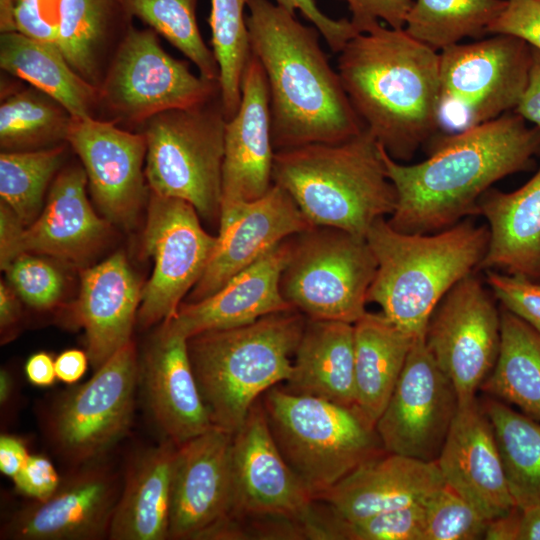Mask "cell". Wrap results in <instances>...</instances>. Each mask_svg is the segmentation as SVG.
<instances>
[{
	"instance_id": "obj_1",
	"label": "cell",
	"mask_w": 540,
	"mask_h": 540,
	"mask_svg": "<svg viewBox=\"0 0 540 540\" xmlns=\"http://www.w3.org/2000/svg\"><path fill=\"white\" fill-rule=\"evenodd\" d=\"M380 150L396 191L388 223L400 232L435 233L479 214V199L496 181L530 170L540 153V129L513 110L447 136L416 164Z\"/></svg>"
},
{
	"instance_id": "obj_2",
	"label": "cell",
	"mask_w": 540,
	"mask_h": 540,
	"mask_svg": "<svg viewBox=\"0 0 540 540\" xmlns=\"http://www.w3.org/2000/svg\"><path fill=\"white\" fill-rule=\"evenodd\" d=\"M251 52L267 80L275 151L339 143L365 129L320 45V32L269 0H249Z\"/></svg>"
},
{
	"instance_id": "obj_3",
	"label": "cell",
	"mask_w": 540,
	"mask_h": 540,
	"mask_svg": "<svg viewBox=\"0 0 540 540\" xmlns=\"http://www.w3.org/2000/svg\"><path fill=\"white\" fill-rule=\"evenodd\" d=\"M337 72L350 103L395 160H409L441 124L439 52L404 28L380 23L339 52Z\"/></svg>"
},
{
	"instance_id": "obj_4",
	"label": "cell",
	"mask_w": 540,
	"mask_h": 540,
	"mask_svg": "<svg viewBox=\"0 0 540 540\" xmlns=\"http://www.w3.org/2000/svg\"><path fill=\"white\" fill-rule=\"evenodd\" d=\"M366 240L377 262L367 301L378 304L390 322L417 338L425 336L444 295L479 268L489 229L465 219L435 233H405L383 217L370 227Z\"/></svg>"
},
{
	"instance_id": "obj_5",
	"label": "cell",
	"mask_w": 540,
	"mask_h": 540,
	"mask_svg": "<svg viewBox=\"0 0 540 540\" xmlns=\"http://www.w3.org/2000/svg\"><path fill=\"white\" fill-rule=\"evenodd\" d=\"M272 178L312 226L366 237L373 223L396 206L380 144L367 129L339 143L275 151Z\"/></svg>"
},
{
	"instance_id": "obj_6",
	"label": "cell",
	"mask_w": 540,
	"mask_h": 540,
	"mask_svg": "<svg viewBox=\"0 0 540 540\" xmlns=\"http://www.w3.org/2000/svg\"><path fill=\"white\" fill-rule=\"evenodd\" d=\"M306 321L303 313L289 309L188 339L194 376L213 426L234 434L254 403L289 378Z\"/></svg>"
},
{
	"instance_id": "obj_7",
	"label": "cell",
	"mask_w": 540,
	"mask_h": 540,
	"mask_svg": "<svg viewBox=\"0 0 540 540\" xmlns=\"http://www.w3.org/2000/svg\"><path fill=\"white\" fill-rule=\"evenodd\" d=\"M231 473L226 539L320 540V505L280 453L261 398L233 434Z\"/></svg>"
},
{
	"instance_id": "obj_8",
	"label": "cell",
	"mask_w": 540,
	"mask_h": 540,
	"mask_svg": "<svg viewBox=\"0 0 540 540\" xmlns=\"http://www.w3.org/2000/svg\"><path fill=\"white\" fill-rule=\"evenodd\" d=\"M261 402L280 453L313 498L386 451L376 427L354 408L292 393L280 384Z\"/></svg>"
},
{
	"instance_id": "obj_9",
	"label": "cell",
	"mask_w": 540,
	"mask_h": 540,
	"mask_svg": "<svg viewBox=\"0 0 540 540\" xmlns=\"http://www.w3.org/2000/svg\"><path fill=\"white\" fill-rule=\"evenodd\" d=\"M226 122L220 96L147 120L144 172L151 192L182 199L219 221Z\"/></svg>"
},
{
	"instance_id": "obj_10",
	"label": "cell",
	"mask_w": 540,
	"mask_h": 540,
	"mask_svg": "<svg viewBox=\"0 0 540 540\" xmlns=\"http://www.w3.org/2000/svg\"><path fill=\"white\" fill-rule=\"evenodd\" d=\"M280 277L283 298L309 319L354 324L367 311L377 262L366 240L342 229L311 226L289 238Z\"/></svg>"
},
{
	"instance_id": "obj_11",
	"label": "cell",
	"mask_w": 540,
	"mask_h": 540,
	"mask_svg": "<svg viewBox=\"0 0 540 540\" xmlns=\"http://www.w3.org/2000/svg\"><path fill=\"white\" fill-rule=\"evenodd\" d=\"M157 33L131 24L123 32L99 84V105L116 121L143 125L162 112L191 107L219 96V82L195 75L170 56Z\"/></svg>"
},
{
	"instance_id": "obj_12",
	"label": "cell",
	"mask_w": 540,
	"mask_h": 540,
	"mask_svg": "<svg viewBox=\"0 0 540 540\" xmlns=\"http://www.w3.org/2000/svg\"><path fill=\"white\" fill-rule=\"evenodd\" d=\"M139 376L131 340L92 378L59 399L49 431L56 448L69 462L93 463L124 437L133 418Z\"/></svg>"
},
{
	"instance_id": "obj_13",
	"label": "cell",
	"mask_w": 540,
	"mask_h": 540,
	"mask_svg": "<svg viewBox=\"0 0 540 540\" xmlns=\"http://www.w3.org/2000/svg\"><path fill=\"white\" fill-rule=\"evenodd\" d=\"M216 244L188 202L151 192L144 231L152 275L141 292L137 320L142 327L171 319L182 298L200 279Z\"/></svg>"
},
{
	"instance_id": "obj_14",
	"label": "cell",
	"mask_w": 540,
	"mask_h": 540,
	"mask_svg": "<svg viewBox=\"0 0 540 540\" xmlns=\"http://www.w3.org/2000/svg\"><path fill=\"white\" fill-rule=\"evenodd\" d=\"M500 341V312L473 274L444 295L425 332L426 346L452 382L459 404L475 399L495 366Z\"/></svg>"
},
{
	"instance_id": "obj_15",
	"label": "cell",
	"mask_w": 540,
	"mask_h": 540,
	"mask_svg": "<svg viewBox=\"0 0 540 540\" xmlns=\"http://www.w3.org/2000/svg\"><path fill=\"white\" fill-rule=\"evenodd\" d=\"M533 47L506 34L439 52L441 108L464 109L468 126L513 111L527 87Z\"/></svg>"
},
{
	"instance_id": "obj_16",
	"label": "cell",
	"mask_w": 540,
	"mask_h": 540,
	"mask_svg": "<svg viewBox=\"0 0 540 540\" xmlns=\"http://www.w3.org/2000/svg\"><path fill=\"white\" fill-rule=\"evenodd\" d=\"M459 406L452 382L415 338L391 397L376 423L387 452L436 461Z\"/></svg>"
},
{
	"instance_id": "obj_17",
	"label": "cell",
	"mask_w": 540,
	"mask_h": 540,
	"mask_svg": "<svg viewBox=\"0 0 540 540\" xmlns=\"http://www.w3.org/2000/svg\"><path fill=\"white\" fill-rule=\"evenodd\" d=\"M81 166L64 168L53 180L46 205L24 226L4 203L0 206V266L23 253L45 254L66 262L86 261L107 236L109 222L92 209Z\"/></svg>"
},
{
	"instance_id": "obj_18",
	"label": "cell",
	"mask_w": 540,
	"mask_h": 540,
	"mask_svg": "<svg viewBox=\"0 0 540 540\" xmlns=\"http://www.w3.org/2000/svg\"><path fill=\"white\" fill-rule=\"evenodd\" d=\"M66 142L80 158L94 202L104 218L134 225L146 195V138L94 117H72Z\"/></svg>"
},
{
	"instance_id": "obj_19",
	"label": "cell",
	"mask_w": 540,
	"mask_h": 540,
	"mask_svg": "<svg viewBox=\"0 0 540 540\" xmlns=\"http://www.w3.org/2000/svg\"><path fill=\"white\" fill-rule=\"evenodd\" d=\"M233 434L212 426L177 445L171 487L169 538L207 539L229 516Z\"/></svg>"
},
{
	"instance_id": "obj_20",
	"label": "cell",
	"mask_w": 540,
	"mask_h": 540,
	"mask_svg": "<svg viewBox=\"0 0 540 540\" xmlns=\"http://www.w3.org/2000/svg\"><path fill=\"white\" fill-rule=\"evenodd\" d=\"M121 491L107 466L86 464L49 498L16 512L1 536L14 540H95L108 536Z\"/></svg>"
},
{
	"instance_id": "obj_21",
	"label": "cell",
	"mask_w": 540,
	"mask_h": 540,
	"mask_svg": "<svg viewBox=\"0 0 540 540\" xmlns=\"http://www.w3.org/2000/svg\"><path fill=\"white\" fill-rule=\"evenodd\" d=\"M311 226L287 191L274 183L262 197L222 214L214 250L189 302L214 294L275 245Z\"/></svg>"
},
{
	"instance_id": "obj_22",
	"label": "cell",
	"mask_w": 540,
	"mask_h": 540,
	"mask_svg": "<svg viewBox=\"0 0 540 540\" xmlns=\"http://www.w3.org/2000/svg\"><path fill=\"white\" fill-rule=\"evenodd\" d=\"M274 155L267 80L251 54L242 77L238 110L225 125L220 216L271 188Z\"/></svg>"
},
{
	"instance_id": "obj_23",
	"label": "cell",
	"mask_w": 540,
	"mask_h": 540,
	"mask_svg": "<svg viewBox=\"0 0 540 540\" xmlns=\"http://www.w3.org/2000/svg\"><path fill=\"white\" fill-rule=\"evenodd\" d=\"M436 463L444 484L486 520L516 506L491 421L476 398L459 404Z\"/></svg>"
},
{
	"instance_id": "obj_24",
	"label": "cell",
	"mask_w": 540,
	"mask_h": 540,
	"mask_svg": "<svg viewBox=\"0 0 540 540\" xmlns=\"http://www.w3.org/2000/svg\"><path fill=\"white\" fill-rule=\"evenodd\" d=\"M444 485L436 461L383 452L314 496L338 520L357 522L422 501Z\"/></svg>"
},
{
	"instance_id": "obj_25",
	"label": "cell",
	"mask_w": 540,
	"mask_h": 540,
	"mask_svg": "<svg viewBox=\"0 0 540 540\" xmlns=\"http://www.w3.org/2000/svg\"><path fill=\"white\" fill-rule=\"evenodd\" d=\"M289 238L237 273L214 294L197 302L182 303L176 314L162 323L189 339L203 332L247 325L268 314L294 309L280 291Z\"/></svg>"
},
{
	"instance_id": "obj_26",
	"label": "cell",
	"mask_w": 540,
	"mask_h": 540,
	"mask_svg": "<svg viewBox=\"0 0 540 540\" xmlns=\"http://www.w3.org/2000/svg\"><path fill=\"white\" fill-rule=\"evenodd\" d=\"M187 341L162 323L141 370L150 412L165 439L176 445L213 426L194 376Z\"/></svg>"
},
{
	"instance_id": "obj_27",
	"label": "cell",
	"mask_w": 540,
	"mask_h": 540,
	"mask_svg": "<svg viewBox=\"0 0 540 540\" xmlns=\"http://www.w3.org/2000/svg\"><path fill=\"white\" fill-rule=\"evenodd\" d=\"M142 289L122 253L82 270L76 320L84 328L95 370L131 341Z\"/></svg>"
},
{
	"instance_id": "obj_28",
	"label": "cell",
	"mask_w": 540,
	"mask_h": 540,
	"mask_svg": "<svg viewBox=\"0 0 540 540\" xmlns=\"http://www.w3.org/2000/svg\"><path fill=\"white\" fill-rule=\"evenodd\" d=\"M489 242L478 269L540 281V168L519 189H488L478 201Z\"/></svg>"
},
{
	"instance_id": "obj_29",
	"label": "cell",
	"mask_w": 540,
	"mask_h": 540,
	"mask_svg": "<svg viewBox=\"0 0 540 540\" xmlns=\"http://www.w3.org/2000/svg\"><path fill=\"white\" fill-rule=\"evenodd\" d=\"M284 384L292 393L355 409L353 324L307 318Z\"/></svg>"
},
{
	"instance_id": "obj_30",
	"label": "cell",
	"mask_w": 540,
	"mask_h": 540,
	"mask_svg": "<svg viewBox=\"0 0 540 540\" xmlns=\"http://www.w3.org/2000/svg\"><path fill=\"white\" fill-rule=\"evenodd\" d=\"M177 445L165 439L127 470L112 516V540L169 538L171 487Z\"/></svg>"
},
{
	"instance_id": "obj_31",
	"label": "cell",
	"mask_w": 540,
	"mask_h": 540,
	"mask_svg": "<svg viewBox=\"0 0 540 540\" xmlns=\"http://www.w3.org/2000/svg\"><path fill=\"white\" fill-rule=\"evenodd\" d=\"M353 326L355 409L375 427L415 338L396 327L382 313L366 312Z\"/></svg>"
},
{
	"instance_id": "obj_32",
	"label": "cell",
	"mask_w": 540,
	"mask_h": 540,
	"mask_svg": "<svg viewBox=\"0 0 540 540\" xmlns=\"http://www.w3.org/2000/svg\"><path fill=\"white\" fill-rule=\"evenodd\" d=\"M0 66L55 99L72 117H94L99 106L98 86L79 76L56 45L17 31L1 33Z\"/></svg>"
},
{
	"instance_id": "obj_33",
	"label": "cell",
	"mask_w": 540,
	"mask_h": 540,
	"mask_svg": "<svg viewBox=\"0 0 540 540\" xmlns=\"http://www.w3.org/2000/svg\"><path fill=\"white\" fill-rule=\"evenodd\" d=\"M500 320L498 358L482 386L540 422V336L505 308Z\"/></svg>"
},
{
	"instance_id": "obj_34",
	"label": "cell",
	"mask_w": 540,
	"mask_h": 540,
	"mask_svg": "<svg viewBox=\"0 0 540 540\" xmlns=\"http://www.w3.org/2000/svg\"><path fill=\"white\" fill-rule=\"evenodd\" d=\"M131 19L121 0H62L56 46L79 76L98 86L105 43Z\"/></svg>"
},
{
	"instance_id": "obj_35",
	"label": "cell",
	"mask_w": 540,
	"mask_h": 540,
	"mask_svg": "<svg viewBox=\"0 0 540 540\" xmlns=\"http://www.w3.org/2000/svg\"><path fill=\"white\" fill-rule=\"evenodd\" d=\"M491 421L516 506L540 503V422L497 400L482 406Z\"/></svg>"
},
{
	"instance_id": "obj_36",
	"label": "cell",
	"mask_w": 540,
	"mask_h": 540,
	"mask_svg": "<svg viewBox=\"0 0 540 540\" xmlns=\"http://www.w3.org/2000/svg\"><path fill=\"white\" fill-rule=\"evenodd\" d=\"M72 116L55 99L30 86L11 93L0 106V146L32 151L66 141Z\"/></svg>"
},
{
	"instance_id": "obj_37",
	"label": "cell",
	"mask_w": 540,
	"mask_h": 540,
	"mask_svg": "<svg viewBox=\"0 0 540 540\" xmlns=\"http://www.w3.org/2000/svg\"><path fill=\"white\" fill-rule=\"evenodd\" d=\"M506 0H416L406 16L404 30L435 51L466 37L487 34Z\"/></svg>"
},
{
	"instance_id": "obj_38",
	"label": "cell",
	"mask_w": 540,
	"mask_h": 540,
	"mask_svg": "<svg viewBox=\"0 0 540 540\" xmlns=\"http://www.w3.org/2000/svg\"><path fill=\"white\" fill-rule=\"evenodd\" d=\"M248 1L211 0L208 22L219 67V96L227 119L238 110L242 77L252 54L244 13Z\"/></svg>"
},
{
	"instance_id": "obj_39",
	"label": "cell",
	"mask_w": 540,
	"mask_h": 540,
	"mask_svg": "<svg viewBox=\"0 0 540 540\" xmlns=\"http://www.w3.org/2000/svg\"><path fill=\"white\" fill-rule=\"evenodd\" d=\"M63 144L32 151L0 154V197L24 226L40 214L44 193L59 170Z\"/></svg>"
},
{
	"instance_id": "obj_40",
	"label": "cell",
	"mask_w": 540,
	"mask_h": 540,
	"mask_svg": "<svg viewBox=\"0 0 540 540\" xmlns=\"http://www.w3.org/2000/svg\"><path fill=\"white\" fill-rule=\"evenodd\" d=\"M132 18H138L181 51L199 75L218 81L215 55L204 42L196 16L198 0H121Z\"/></svg>"
},
{
	"instance_id": "obj_41",
	"label": "cell",
	"mask_w": 540,
	"mask_h": 540,
	"mask_svg": "<svg viewBox=\"0 0 540 540\" xmlns=\"http://www.w3.org/2000/svg\"><path fill=\"white\" fill-rule=\"evenodd\" d=\"M423 506V540L484 538L488 520L445 484L426 496Z\"/></svg>"
},
{
	"instance_id": "obj_42",
	"label": "cell",
	"mask_w": 540,
	"mask_h": 540,
	"mask_svg": "<svg viewBox=\"0 0 540 540\" xmlns=\"http://www.w3.org/2000/svg\"><path fill=\"white\" fill-rule=\"evenodd\" d=\"M423 500L357 522L333 518L329 540H423Z\"/></svg>"
},
{
	"instance_id": "obj_43",
	"label": "cell",
	"mask_w": 540,
	"mask_h": 540,
	"mask_svg": "<svg viewBox=\"0 0 540 540\" xmlns=\"http://www.w3.org/2000/svg\"><path fill=\"white\" fill-rule=\"evenodd\" d=\"M4 271L16 293L34 308H50L61 298L64 278L53 264L42 258L23 253Z\"/></svg>"
},
{
	"instance_id": "obj_44",
	"label": "cell",
	"mask_w": 540,
	"mask_h": 540,
	"mask_svg": "<svg viewBox=\"0 0 540 540\" xmlns=\"http://www.w3.org/2000/svg\"><path fill=\"white\" fill-rule=\"evenodd\" d=\"M486 271L494 296L540 336V282L520 275Z\"/></svg>"
},
{
	"instance_id": "obj_45",
	"label": "cell",
	"mask_w": 540,
	"mask_h": 540,
	"mask_svg": "<svg viewBox=\"0 0 540 540\" xmlns=\"http://www.w3.org/2000/svg\"><path fill=\"white\" fill-rule=\"evenodd\" d=\"M62 0H13L16 31L56 45Z\"/></svg>"
},
{
	"instance_id": "obj_46",
	"label": "cell",
	"mask_w": 540,
	"mask_h": 540,
	"mask_svg": "<svg viewBox=\"0 0 540 540\" xmlns=\"http://www.w3.org/2000/svg\"><path fill=\"white\" fill-rule=\"evenodd\" d=\"M506 1L503 11L488 27L487 35H512L540 50V0Z\"/></svg>"
},
{
	"instance_id": "obj_47",
	"label": "cell",
	"mask_w": 540,
	"mask_h": 540,
	"mask_svg": "<svg viewBox=\"0 0 540 540\" xmlns=\"http://www.w3.org/2000/svg\"><path fill=\"white\" fill-rule=\"evenodd\" d=\"M276 4L295 13L300 11L305 19L320 32L330 50L339 53L360 32L347 19H332L325 15L314 0H275Z\"/></svg>"
},
{
	"instance_id": "obj_48",
	"label": "cell",
	"mask_w": 540,
	"mask_h": 540,
	"mask_svg": "<svg viewBox=\"0 0 540 540\" xmlns=\"http://www.w3.org/2000/svg\"><path fill=\"white\" fill-rule=\"evenodd\" d=\"M343 1L348 4L352 14L351 22L360 33L379 24V20L385 21L391 28H404L406 16L413 3L412 0Z\"/></svg>"
},
{
	"instance_id": "obj_49",
	"label": "cell",
	"mask_w": 540,
	"mask_h": 540,
	"mask_svg": "<svg viewBox=\"0 0 540 540\" xmlns=\"http://www.w3.org/2000/svg\"><path fill=\"white\" fill-rule=\"evenodd\" d=\"M12 479L20 493L35 501L49 498L62 482L53 463L42 455H30Z\"/></svg>"
},
{
	"instance_id": "obj_50",
	"label": "cell",
	"mask_w": 540,
	"mask_h": 540,
	"mask_svg": "<svg viewBox=\"0 0 540 540\" xmlns=\"http://www.w3.org/2000/svg\"><path fill=\"white\" fill-rule=\"evenodd\" d=\"M514 111L540 129V50L534 47L528 84Z\"/></svg>"
},
{
	"instance_id": "obj_51",
	"label": "cell",
	"mask_w": 540,
	"mask_h": 540,
	"mask_svg": "<svg viewBox=\"0 0 540 540\" xmlns=\"http://www.w3.org/2000/svg\"><path fill=\"white\" fill-rule=\"evenodd\" d=\"M30 454L24 442L12 435L0 437V470L13 478L26 464Z\"/></svg>"
},
{
	"instance_id": "obj_52",
	"label": "cell",
	"mask_w": 540,
	"mask_h": 540,
	"mask_svg": "<svg viewBox=\"0 0 540 540\" xmlns=\"http://www.w3.org/2000/svg\"><path fill=\"white\" fill-rule=\"evenodd\" d=\"M522 509L514 506L508 512L490 519L484 534L487 540H519Z\"/></svg>"
},
{
	"instance_id": "obj_53",
	"label": "cell",
	"mask_w": 540,
	"mask_h": 540,
	"mask_svg": "<svg viewBox=\"0 0 540 540\" xmlns=\"http://www.w3.org/2000/svg\"><path fill=\"white\" fill-rule=\"evenodd\" d=\"M89 358L87 352L69 349L55 359V371L59 380L72 384L77 382L86 372Z\"/></svg>"
},
{
	"instance_id": "obj_54",
	"label": "cell",
	"mask_w": 540,
	"mask_h": 540,
	"mask_svg": "<svg viewBox=\"0 0 540 540\" xmlns=\"http://www.w3.org/2000/svg\"><path fill=\"white\" fill-rule=\"evenodd\" d=\"M25 374L33 385L42 387L53 385L57 378L55 360L46 352L35 353L25 364Z\"/></svg>"
},
{
	"instance_id": "obj_55",
	"label": "cell",
	"mask_w": 540,
	"mask_h": 540,
	"mask_svg": "<svg viewBox=\"0 0 540 540\" xmlns=\"http://www.w3.org/2000/svg\"><path fill=\"white\" fill-rule=\"evenodd\" d=\"M20 314L17 296L3 281L0 283V326L1 330L14 325Z\"/></svg>"
},
{
	"instance_id": "obj_56",
	"label": "cell",
	"mask_w": 540,
	"mask_h": 540,
	"mask_svg": "<svg viewBox=\"0 0 540 540\" xmlns=\"http://www.w3.org/2000/svg\"><path fill=\"white\" fill-rule=\"evenodd\" d=\"M521 509L519 540H540V503Z\"/></svg>"
},
{
	"instance_id": "obj_57",
	"label": "cell",
	"mask_w": 540,
	"mask_h": 540,
	"mask_svg": "<svg viewBox=\"0 0 540 540\" xmlns=\"http://www.w3.org/2000/svg\"><path fill=\"white\" fill-rule=\"evenodd\" d=\"M1 33L16 31L13 12V0H0Z\"/></svg>"
},
{
	"instance_id": "obj_58",
	"label": "cell",
	"mask_w": 540,
	"mask_h": 540,
	"mask_svg": "<svg viewBox=\"0 0 540 540\" xmlns=\"http://www.w3.org/2000/svg\"><path fill=\"white\" fill-rule=\"evenodd\" d=\"M14 383L8 371L1 369L0 371V403L6 405L13 394Z\"/></svg>"
}]
</instances>
